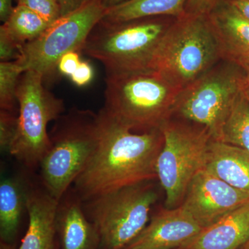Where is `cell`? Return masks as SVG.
I'll return each mask as SVG.
<instances>
[{"mask_svg":"<svg viewBox=\"0 0 249 249\" xmlns=\"http://www.w3.org/2000/svg\"><path fill=\"white\" fill-rule=\"evenodd\" d=\"M98 116L97 147L72 185L83 201L157 178L156 164L163 147L160 128L134 133L104 108Z\"/></svg>","mask_w":249,"mask_h":249,"instance_id":"obj_1","label":"cell"},{"mask_svg":"<svg viewBox=\"0 0 249 249\" xmlns=\"http://www.w3.org/2000/svg\"><path fill=\"white\" fill-rule=\"evenodd\" d=\"M222 55L209 16L185 14L165 31L149 71L183 90L210 71Z\"/></svg>","mask_w":249,"mask_h":249,"instance_id":"obj_2","label":"cell"},{"mask_svg":"<svg viewBox=\"0 0 249 249\" xmlns=\"http://www.w3.org/2000/svg\"><path fill=\"white\" fill-rule=\"evenodd\" d=\"M50 150L41 160V184L59 201L81 173L97 147L98 114L72 108L55 120Z\"/></svg>","mask_w":249,"mask_h":249,"instance_id":"obj_3","label":"cell"},{"mask_svg":"<svg viewBox=\"0 0 249 249\" xmlns=\"http://www.w3.org/2000/svg\"><path fill=\"white\" fill-rule=\"evenodd\" d=\"M175 19L157 16L123 22L101 19L82 52L102 62L106 73L147 71L157 46Z\"/></svg>","mask_w":249,"mask_h":249,"instance_id":"obj_4","label":"cell"},{"mask_svg":"<svg viewBox=\"0 0 249 249\" xmlns=\"http://www.w3.org/2000/svg\"><path fill=\"white\" fill-rule=\"evenodd\" d=\"M104 109L132 129L159 128L182 90L152 71L106 73Z\"/></svg>","mask_w":249,"mask_h":249,"instance_id":"obj_5","label":"cell"},{"mask_svg":"<svg viewBox=\"0 0 249 249\" xmlns=\"http://www.w3.org/2000/svg\"><path fill=\"white\" fill-rule=\"evenodd\" d=\"M151 181L83 201L85 213L99 232L100 249H124L146 227L158 199Z\"/></svg>","mask_w":249,"mask_h":249,"instance_id":"obj_6","label":"cell"},{"mask_svg":"<svg viewBox=\"0 0 249 249\" xmlns=\"http://www.w3.org/2000/svg\"><path fill=\"white\" fill-rule=\"evenodd\" d=\"M44 82L40 73L27 70L18 87V129L9 154L29 170L38 168L50 150L47 126L65 109L63 101L49 91Z\"/></svg>","mask_w":249,"mask_h":249,"instance_id":"obj_7","label":"cell"},{"mask_svg":"<svg viewBox=\"0 0 249 249\" xmlns=\"http://www.w3.org/2000/svg\"><path fill=\"white\" fill-rule=\"evenodd\" d=\"M159 128L163 144L156 171L165 191V207L174 209L182 203L193 178L206 168L212 137L205 127L193 128L168 121Z\"/></svg>","mask_w":249,"mask_h":249,"instance_id":"obj_8","label":"cell"},{"mask_svg":"<svg viewBox=\"0 0 249 249\" xmlns=\"http://www.w3.org/2000/svg\"><path fill=\"white\" fill-rule=\"evenodd\" d=\"M106 10L103 0H93L71 14L61 16L40 37L22 46L17 61L25 71L37 72L46 81L58 70L59 60L65 54L82 51Z\"/></svg>","mask_w":249,"mask_h":249,"instance_id":"obj_9","label":"cell"},{"mask_svg":"<svg viewBox=\"0 0 249 249\" xmlns=\"http://www.w3.org/2000/svg\"><path fill=\"white\" fill-rule=\"evenodd\" d=\"M245 81L230 67L211 70L180 92L175 111L203 125L213 140L220 141L223 126Z\"/></svg>","mask_w":249,"mask_h":249,"instance_id":"obj_10","label":"cell"},{"mask_svg":"<svg viewBox=\"0 0 249 249\" xmlns=\"http://www.w3.org/2000/svg\"><path fill=\"white\" fill-rule=\"evenodd\" d=\"M249 202V193L231 186L206 168L193 178L181 205L204 229Z\"/></svg>","mask_w":249,"mask_h":249,"instance_id":"obj_11","label":"cell"},{"mask_svg":"<svg viewBox=\"0 0 249 249\" xmlns=\"http://www.w3.org/2000/svg\"><path fill=\"white\" fill-rule=\"evenodd\" d=\"M203 229L180 205L159 211L124 249H183Z\"/></svg>","mask_w":249,"mask_h":249,"instance_id":"obj_12","label":"cell"},{"mask_svg":"<svg viewBox=\"0 0 249 249\" xmlns=\"http://www.w3.org/2000/svg\"><path fill=\"white\" fill-rule=\"evenodd\" d=\"M55 224L60 249L100 248L99 232L71 187L58 201Z\"/></svg>","mask_w":249,"mask_h":249,"instance_id":"obj_13","label":"cell"},{"mask_svg":"<svg viewBox=\"0 0 249 249\" xmlns=\"http://www.w3.org/2000/svg\"><path fill=\"white\" fill-rule=\"evenodd\" d=\"M58 205L42 184L28 183L26 211L29 225L19 249H55Z\"/></svg>","mask_w":249,"mask_h":249,"instance_id":"obj_14","label":"cell"},{"mask_svg":"<svg viewBox=\"0 0 249 249\" xmlns=\"http://www.w3.org/2000/svg\"><path fill=\"white\" fill-rule=\"evenodd\" d=\"M249 237V202L204 228L183 249H240Z\"/></svg>","mask_w":249,"mask_h":249,"instance_id":"obj_15","label":"cell"},{"mask_svg":"<svg viewBox=\"0 0 249 249\" xmlns=\"http://www.w3.org/2000/svg\"><path fill=\"white\" fill-rule=\"evenodd\" d=\"M223 55L232 60L249 58V19L222 0L209 15Z\"/></svg>","mask_w":249,"mask_h":249,"instance_id":"obj_16","label":"cell"},{"mask_svg":"<svg viewBox=\"0 0 249 249\" xmlns=\"http://www.w3.org/2000/svg\"><path fill=\"white\" fill-rule=\"evenodd\" d=\"M206 168L229 185L249 193V152L212 139Z\"/></svg>","mask_w":249,"mask_h":249,"instance_id":"obj_17","label":"cell"},{"mask_svg":"<svg viewBox=\"0 0 249 249\" xmlns=\"http://www.w3.org/2000/svg\"><path fill=\"white\" fill-rule=\"evenodd\" d=\"M28 183L20 178H4L0 183V237L11 244L18 235L23 212L26 211Z\"/></svg>","mask_w":249,"mask_h":249,"instance_id":"obj_18","label":"cell"},{"mask_svg":"<svg viewBox=\"0 0 249 249\" xmlns=\"http://www.w3.org/2000/svg\"><path fill=\"white\" fill-rule=\"evenodd\" d=\"M187 1L125 0L121 4L108 8L101 19L108 22H123L157 16L181 18L186 14Z\"/></svg>","mask_w":249,"mask_h":249,"instance_id":"obj_19","label":"cell"},{"mask_svg":"<svg viewBox=\"0 0 249 249\" xmlns=\"http://www.w3.org/2000/svg\"><path fill=\"white\" fill-rule=\"evenodd\" d=\"M50 25L32 10L18 4L11 17L0 28L18 45L23 46L40 37Z\"/></svg>","mask_w":249,"mask_h":249,"instance_id":"obj_20","label":"cell"},{"mask_svg":"<svg viewBox=\"0 0 249 249\" xmlns=\"http://www.w3.org/2000/svg\"><path fill=\"white\" fill-rule=\"evenodd\" d=\"M219 142L249 152V102L243 89L232 105Z\"/></svg>","mask_w":249,"mask_h":249,"instance_id":"obj_21","label":"cell"},{"mask_svg":"<svg viewBox=\"0 0 249 249\" xmlns=\"http://www.w3.org/2000/svg\"><path fill=\"white\" fill-rule=\"evenodd\" d=\"M25 71L17 61L0 62V108L16 112L19 79Z\"/></svg>","mask_w":249,"mask_h":249,"instance_id":"obj_22","label":"cell"},{"mask_svg":"<svg viewBox=\"0 0 249 249\" xmlns=\"http://www.w3.org/2000/svg\"><path fill=\"white\" fill-rule=\"evenodd\" d=\"M18 116L16 112L0 110V147L1 151L9 152L18 129Z\"/></svg>","mask_w":249,"mask_h":249,"instance_id":"obj_23","label":"cell"},{"mask_svg":"<svg viewBox=\"0 0 249 249\" xmlns=\"http://www.w3.org/2000/svg\"><path fill=\"white\" fill-rule=\"evenodd\" d=\"M18 5H22L32 10L51 24L60 18V8L58 0H16Z\"/></svg>","mask_w":249,"mask_h":249,"instance_id":"obj_24","label":"cell"},{"mask_svg":"<svg viewBox=\"0 0 249 249\" xmlns=\"http://www.w3.org/2000/svg\"><path fill=\"white\" fill-rule=\"evenodd\" d=\"M22 46L16 42L0 28V60L1 62L15 61L19 58Z\"/></svg>","mask_w":249,"mask_h":249,"instance_id":"obj_25","label":"cell"},{"mask_svg":"<svg viewBox=\"0 0 249 249\" xmlns=\"http://www.w3.org/2000/svg\"><path fill=\"white\" fill-rule=\"evenodd\" d=\"M222 0H188L186 14L191 16H209Z\"/></svg>","mask_w":249,"mask_h":249,"instance_id":"obj_26","label":"cell"},{"mask_svg":"<svg viewBox=\"0 0 249 249\" xmlns=\"http://www.w3.org/2000/svg\"><path fill=\"white\" fill-rule=\"evenodd\" d=\"M81 62L78 52H70L59 60L58 71L63 76H71Z\"/></svg>","mask_w":249,"mask_h":249,"instance_id":"obj_27","label":"cell"},{"mask_svg":"<svg viewBox=\"0 0 249 249\" xmlns=\"http://www.w3.org/2000/svg\"><path fill=\"white\" fill-rule=\"evenodd\" d=\"M71 81L78 87L91 83L93 78V67L88 62L81 61L74 73L70 76Z\"/></svg>","mask_w":249,"mask_h":249,"instance_id":"obj_28","label":"cell"},{"mask_svg":"<svg viewBox=\"0 0 249 249\" xmlns=\"http://www.w3.org/2000/svg\"><path fill=\"white\" fill-rule=\"evenodd\" d=\"M92 1L93 0H58L60 5V15L64 16L71 14Z\"/></svg>","mask_w":249,"mask_h":249,"instance_id":"obj_29","label":"cell"},{"mask_svg":"<svg viewBox=\"0 0 249 249\" xmlns=\"http://www.w3.org/2000/svg\"><path fill=\"white\" fill-rule=\"evenodd\" d=\"M12 0H0V20L6 22L11 17L14 10Z\"/></svg>","mask_w":249,"mask_h":249,"instance_id":"obj_30","label":"cell"},{"mask_svg":"<svg viewBox=\"0 0 249 249\" xmlns=\"http://www.w3.org/2000/svg\"><path fill=\"white\" fill-rule=\"evenodd\" d=\"M242 16L249 19V0H227Z\"/></svg>","mask_w":249,"mask_h":249,"instance_id":"obj_31","label":"cell"},{"mask_svg":"<svg viewBox=\"0 0 249 249\" xmlns=\"http://www.w3.org/2000/svg\"><path fill=\"white\" fill-rule=\"evenodd\" d=\"M236 63L238 64L245 72L246 80L249 83V58L240 59V60L236 61Z\"/></svg>","mask_w":249,"mask_h":249,"instance_id":"obj_32","label":"cell"},{"mask_svg":"<svg viewBox=\"0 0 249 249\" xmlns=\"http://www.w3.org/2000/svg\"><path fill=\"white\" fill-rule=\"evenodd\" d=\"M125 0H103V4L107 9L124 2Z\"/></svg>","mask_w":249,"mask_h":249,"instance_id":"obj_33","label":"cell"},{"mask_svg":"<svg viewBox=\"0 0 249 249\" xmlns=\"http://www.w3.org/2000/svg\"><path fill=\"white\" fill-rule=\"evenodd\" d=\"M0 249H15V248L14 246L11 245V244L1 242V244H0Z\"/></svg>","mask_w":249,"mask_h":249,"instance_id":"obj_34","label":"cell"},{"mask_svg":"<svg viewBox=\"0 0 249 249\" xmlns=\"http://www.w3.org/2000/svg\"><path fill=\"white\" fill-rule=\"evenodd\" d=\"M243 89L244 91H245L246 96H247V99H248L249 102V83L247 81V80H246V79L245 84H244Z\"/></svg>","mask_w":249,"mask_h":249,"instance_id":"obj_35","label":"cell"},{"mask_svg":"<svg viewBox=\"0 0 249 249\" xmlns=\"http://www.w3.org/2000/svg\"><path fill=\"white\" fill-rule=\"evenodd\" d=\"M240 249H249V237L248 240H247V242L244 244V245L242 246Z\"/></svg>","mask_w":249,"mask_h":249,"instance_id":"obj_36","label":"cell"}]
</instances>
